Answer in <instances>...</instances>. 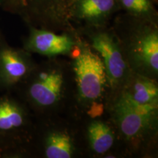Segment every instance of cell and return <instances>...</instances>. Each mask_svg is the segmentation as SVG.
<instances>
[{"mask_svg": "<svg viewBox=\"0 0 158 158\" xmlns=\"http://www.w3.org/2000/svg\"><path fill=\"white\" fill-rule=\"evenodd\" d=\"M105 115L116 130L124 157L157 155L158 105L138 103L116 90L108 92Z\"/></svg>", "mask_w": 158, "mask_h": 158, "instance_id": "6da1fadb", "label": "cell"}, {"mask_svg": "<svg viewBox=\"0 0 158 158\" xmlns=\"http://www.w3.org/2000/svg\"><path fill=\"white\" fill-rule=\"evenodd\" d=\"M19 88L27 107L38 118L68 114L73 95L70 61L54 57L37 63Z\"/></svg>", "mask_w": 158, "mask_h": 158, "instance_id": "7a4b0ae2", "label": "cell"}, {"mask_svg": "<svg viewBox=\"0 0 158 158\" xmlns=\"http://www.w3.org/2000/svg\"><path fill=\"white\" fill-rule=\"evenodd\" d=\"M70 57L73 95L67 115L78 122L104 116L109 86L101 58L81 35Z\"/></svg>", "mask_w": 158, "mask_h": 158, "instance_id": "3957f363", "label": "cell"}, {"mask_svg": "<svg viewBox=\"0 0 158 158\" xmlns=\"http://www.w3.org/2000/svg\"><path fill=\"white\" fill-rule=\"evenodd\" d=\"M110 27L130 70L158 81L157 23L119 12Z\"/></svg>", "mask_w": 158, "mask_h": 158, "instance_id": "277c9868", "label": "cell"}, {"mask_svg": "<svg viewBox=\"0 0 158 158\" xmlns=\"http://www.w3.org/2000/svg\"><path fill=\"white\" fill-rule=\"evenodd\" d=\"M39 118L32 143L44 158H76L85 156L80 123L69 115Z\"/></svg>", "mask_w": 158, "mask_h": 158, "instance_id": "5b68a950", "label": "cell"}, {"mask_svg": "<svg viewBox=\"0 0 158 158\" xmlns=\"http://www.w3.org/2000/svg\"><path fill=\"white\" fill-rule=\"evenodd\" d=\"M72 0H2V9L19 15L27 26L64 31L74 29L70 21Z\"/></svg>", "mask_w": 158, "mask_h": 158, "instance_id": "8992f818", "label": "cell"}, {"mask_svg": "<svg viewBox=\"0 0 158 158\" xmlns=\"http://www.w3.org/2000/svg\"><path fill=\"white\" fill-rule=\"evenodd\" d=\"M76 29L101 58L107 75L109 92L118 89L133 71L124 58L110 24L102 27Z\"/></svg>", "mask_w": 158, "mask_h": 158, "instance_id": "52a82bcc", "label": "cell"}, {"mask_svg": "<svg viewBox=\"0 0 158 158\" xmlns=\"http://www.w3.org/2000/svg\"><path fill=\"white\" fill-rule=\"evenodd\" d=\"M31 110L10 96L0 97V148L2 150L31 143L35 124Z\"/></svg>", "mask_w": 158, "mask_h": 158, "instance_id": "ba28073f", "label": "cell"}, {"mask_svg": "<svg viewBox=\"0 0 158 158\" xmlns=\"http://www.w3.org/2000/svg\"><path fill=\"white\" fill-rule=\"evenodd\" d=\"M85 155L90 157H119L122 155L114 126L103 116L79 122Z\"/></svg>", "mask_w": 158, "mask_h": 158, "instance_id": "9c48e42d", "label": "cell"}, {"mask_svg": "<svg viewBox=\"0 0 158 158\" xmlns=\"http://www.w3.org/2000/svg\"><path fill=\"white\" fill-rule=\"evenodd\" d=\"M29 33L23 39V48L31 54L46 58L72 55L80 38L76 29L55 31L28 26Z\"/></svg>", "mask_w": 158, "mask_h": 158, "instance_id": "30bf717a", "label": "cell"}, {"mask_svg": "<svg viewBox=\"0 0 158 158\" xmlns=\"http://www.w3.org/2000/svg\"><path fill=\"white\" fill-rule=\"evenodd\" d=\"M37 63L23 48L10 45L0 33V86L10 89L24 81Z\"/></svg>", "mask_w": 158, "mask_h": 158, "instance_id": "8fae6325", "label": "cell"}, {"mask_svg": "<svg viewBox=\"0 0 158 158\" xmlns=\"http://www.w3.org/2000/svg\"><path fill=\"white\" fill-rule=\"evenodd\" d=\"M119 12L118 0H72L70 21L75 29L106 27Z\"/></svg>", "mask_w": 158, "mask_h": 158, "instance_id": "7c38bea8", "label": "cell"}, {"mask_svg": "<svg viewBox=\"0 0 158 158\" xmlns=\"http://www.w3.org/2000/svg\"><path fill=\"white\" fill-rule=\"evenodd\" d=\"M117 90L121 91L138 103L158 105V81L148 77L132 72Z\"/></svg>", "mask_w": 158, "mask_h": 158, "instance_id": "4fadbf2b", "label": "cell"}, {"mask_svg": "<svg viewBox=\"0 0 158 158\" xmlns=\"http://www.w3.org/2000/svg\"><path fill=\"white\" fill-rule=\"evenodd\" d=\"M120 10L158 24V12L154 0H118Z\"/></svg>", "mask_w": 158, "mask_h": 158, "instance_id": "5bb4252c", "label": "cell"}, {"mask_svg": "<svg viewBox=\"0 0 158 158\" xmlns=\"http://www.w3.org/2000/svg\"><path fill=\"white\" fill-rule=\"evenodd\" d=\"M2 0H0V7L2 6Z\"/></svg>", "mask_w": 158, "mask_h": 158, "instance_id": "9a60e30c", "label": "cell"}, {"mask_svg": "<svg viewBox=\"0 0 158 158\" xmlns=\"http://www.w3.org/2000/svg\"><path fill=\"white\" fill-rule=\"evenodd\" d=\"M154 1H155L156 3H157V1H158V0H154Z\"/></svg>", "mask_w": 158, "mask_h": 158, "instance_id": "2e32d148", "label": "cell"}, {"mask_svg": "<svg viewBox=\"0 0 158 158\" xmlns=\"http://www.w3.org/2000/svg\"><path fill=\"white\" fill-rule=\"evenodd\" d=\"M0 151H2V149H1V148H0Z\"/></svg>", "mask_w": 158, "mask_h": 158, "instance_id": "e0dca14e", "label": "cell"}]
</instances>
